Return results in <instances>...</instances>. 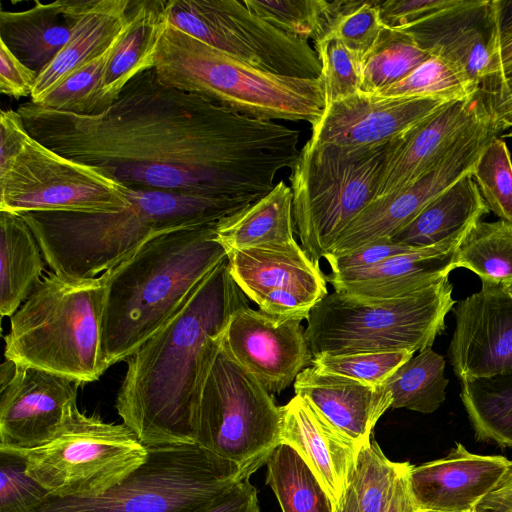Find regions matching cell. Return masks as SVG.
I'll return each mask as SVG.
<instances>
[{"instance_id": "cell-26", "label": "cell", "mask_w": 512, "mask_h": 512, "mask_svg": "<svg viewBox=\"0 0 512 512\" xmlns=\"http://www.w3.org/2000/svg\"><path fill=\"white\" fill-rule=\"evenodd\" d=\"M129 4L130 0H85L68 42L39 72L30 101L38 103L73 71L103 54L125 29Z\"/></svg>"}, {"instance_id": "cell-28", "label": "cell", "mask_w": 512, "mask_h": 512, "mask_svg": "<svg viewBox=\"0 0 512 512\" xmlns=\"http://www.w3.org/2000/svg\"><path fill=\"white\" fill-rule=\"evenodd\" d=\"M167 0H130L127 26L107 63L96 113L109 107L128 82L154 68L155 55L168 25Z\"/></svg>"}, {"instance_id": "cell-5", "label": "cell", "mask_w": 512, "mask_h": 512, "mask_svg": "<svg viewBox=\"0 0 512 512\" xmlns=\"http://www.w3.org/2000/svg\"><path fill=\"white\" fill-rule=\"evenodd\" d=\"M106 277L50 272L10 317L4 355L23 367L82 385L106 371L101 361V322Z\"/></svg>"}, {"instance_id": "cell-37", "label": "cell", "mask_w": 512, "mask_h": 512, "mask_svg": "<svg viewBox=\"0 0 512 512\" xmlns=\"http://www.w3.org/2000/svg\"><path fill=\"white\" fill-rule=\"evenodd\" d=\"M388 29L380 18L376 0H335L331 2L323 37L338 39L363 62Z\"/></svg>"}, {"instance_id": "cell-30", "label": "cell", "mask_w": 512, "mask_h": 512, "mask_svg": "<svg viewBox=\"0 0 512 512\" xmlns=\"http://www.w3.org/2000/svg\"><path fill=\"white\" fill-rule=\"evenodd\" d=\"M293 193L280 180L259 200L222 219L216 226L218 241L228 252L296 243Z\"/></svg>"}, {"instance_id": "cell-52", "label": "cell", "mask_w": 512, "mask_h": 512, "mask_svg": "<svg viewBox=\"0 0 512 512\" xmlns=\"http://www.w3.org/2000/svg\"><path fill=\"white\" fill-rule=\"evenodd\" d=\"M512 64V35L494 42L490 55L487 75L493 74ZM486 75V76H487ZM485 76V77H486Z\"/></svg>"}, {"instance_id": "cell-36", "label": "cell", "mask_w": 512, "mask_h": 512, "mask_svg": "<svg viewBox=\"0 0 512 512\" xmlns=\"http://www.w3.org/2000/svg\"><path fill=\"white\" fill-rule=\"evenodd\" d=\"M431 55L400 30L388 29L374 51L362 62V89L380 92L407 77Z\"/></svg>"}, {"instance_id": "cell-57", "label": "cell", "mask_w": 512, "mask_h": 512, "mask_svg": "<svg viewBox=\"0 0 512 512\" xmlns=\"http://www.w3.org/2000/svg\"><path fill=\"white\" fill-rule=\"evenodd\" d=\"M511 135H512V133H511Z\"/></svg>"}, {"instance_id": "cell-10", "label": "cell", "mask_w": 512, "mask_h": 512, "mask_svg": "<svg viewBox=\"0 0 512 512\" xmlns=\"http://www.w3.org/2000/svg\"><path fill=\"white\" fill-rule=\"evenodd\" d=\"M282 413L271 394L220 344L202 381L194 444L237 463L252 475L281 443Z\"/></svg>"}, {"instance_id": "cell-15", "label": "cell", "mask_w": 512, "mask_h": 512, "mask_svg": "<svg viewBox=\"0 0 512 512\" xmlns=\"http://www.w3.org/2000/svg\"><path fill=\"white\" fill-rule=\"evenodd\" d=\"M302 320L242 307L231 315L221 335V347L270 394L280 393L311 364L313 356Z\"/></svg>"}, {"instance_id": "cell-29", "label": "cell", "mask_w": 512, "mask_h": 512, "mask_svg": "<svg viewBox=\"0 0 512 512\" xmlns=\"http://www.w3.org/2000/svg\"><path fill=\"white\" fill-rule=\"evenodd\" d=\"M489 211L470 171L426 205L391 240L416 248L459 242Z\"/></svg>"}, {"instance_id": "cell-33", "label": "cell", "mask_w": 512, "mask_h": 512, "mask_svg": "<svg viewBox=\"0 0 512 512\" xmlns=\"http://www.w3.org/2000/svg\"><path fill=\"white\" fill-rule=\"evenodd\" d=\"M451 268L472 271L482 285L512 287V222L475 223L458 245Z\"/></svg>"}, {"instance_id": "cell-35", "label": "cell", "mask_w": 512, "mask_h": 512, "mask_svg": "<svg viewBox=\"0 0 512 512\" xmlns=\"http://www.w3.org/2000/svg\"><path fill=\"white\" fill-rule=\"evenodd\" d=\"M445 360L431 347L403 363L383 384L391 393V408H406L429 414L446 399L449 380L445 377Z\"/></svg>"}, {"instance_id": "cell-50", "label": "cell", "mask_w": 512, "mask_h": 512, "mask_svg": "<svg viewBox=\"0 0 512 512\" xmlns=\"http://www.w3.org/2000/svg\"><path fill=\"white\" fill-rule=\"evenodd\" d=\"M474 512H512V461L501 482L479 502Z\"/></svg>"}, {"instance_id": "cell-48", "label": "cell", "mask_w": 512, "mask_h": 512, "mask_svg": "<svg viewBox=\"0 0 512 512\" xmlns=\"http://www.w3.org/2000/svg\"><path fill=\"white\" fill-rule=\"evenodd\" d=\"M38 74L23 64L0 40V91L14 98L31 96Z\"/></svg>"}, {"instance_id": "cell-7", "label": "cell", "mask_w": 512, "mask_h": 512, "mask_svg": "<svg viewBox=\"0 0 512 512\" xmlns=\"http://www.w3.org/2000/svg\"><path fill=\"white\" fill-rule=\"evenodd\" d=\"M449 276L413 295L367 301L334 291L310 311L305 330L312 356L420 352L432 347L456 303Z\"/></svg>"}, {"instance_id": "cell-42", "label": "cell", "mask_w": 512, "mask_h": 512, "mask_svg": "<svg viewBox=\"0 0 512 512\" xmlns=\"http://www.w3.org/2000/svg\"><path fill=\"white\" fill-rule=\"evenodd\" d=\"M472 175L489 209L512 222V160L505 141L493 137L472 168Z\"/></svg>"}, {"instance_id": "cell-46", "label": "cell", "mask_w": 512, "mask_h": 512, "mask_svg": "<svg viewBox=\"0 0 512 512\" xmlns=\"http://www.w3.org/2000/svg\"><path fill=\"white\" fill-rule=\"evenodd\" d=\"M419 249L423 248L399 244L391 239H381L346 253L327 255L325 258L330 265L331 273H341L363 270L391 257Z\"/></svg>"}, {"instance_id": "cell-43", "label": "cell", "mask_w": 512, "mask_h": 512, "mask_svg": "<svg viewBox=\"0 0 512 512\" xmlns=\"http://www.w3.org/2000/svg\"><path fill=\"white\" fill-rule=\"evenodd\" d=\"M321 63L325 107L362 89V61L338 39L326 36L314 43Z\"/></svg>"}, {"instance_id": "cell-11", "label": "cell", "mask_w": 512, "mask_h": 512, "mask_svg": "<svg viewBox=\"0 0 512 512\" xmlns=\"http://www.w3.org/2000/svg\"><path fill=\"white\" fill-rule=\"evenodd\" d=\"M26 472L58 498L97 497L121 483L148 457L145 446L125 424L87 415L77 405L62 431L28 451Z\"/></svg>"}, {"instance_id": "cell-22", "label": "cell", "mask_w": 512, "mask_h": 512, "mask_svg": "<svg viewBox=\"0 0 512 512\" xmlns=\"http://www.w3.org/2000/svg\"><path fill=\"white\" fill-rule=\"evenodd\" d=\"M510 460L501 455H479L459 442L443 458L411 465L410 492L419 510L474 512L507 473Z\"/></svg>"}, {"instance_id": "cell-55", "label": "cell", "mask_w": 512, "mask_h": 512, "mask_svg": "<svg viewBox=\"0 0 512 512\" xmlns=\"http://www.w3.org/2000/svg\"><path fill=\"white\" fill-rule=\"evenodd\" d=\"M509 295L512 297V287L507 288Z\"/></svg>"}, {"instance_id": "cell-13", "label": "cell", "mask_w": 512, "mask_h": 512, "mask_svg": "<svg viewBox=\"0 0 512 512\" xmlns=\"http://www.w3.org/2000/svg\"><path fill=\"white\" fill-rule=\"evenodd\" d=\"M169 24L258 69L317 79L321 63L307 40L290 35L237 0H167Z\"/></svg>"}, {"instance_id": "cell-2", "label": "cell", "mask_w": 512, "mask_h": 512, "mask_svg": "<svg viewBox=\"0 0 512 512\" xmlns=\"http://www.w3.org/2000/svg\"><path fill=\"white\" fill-rule=\"evenodd\" d=\"M246 306L227 257L183 308L128 357L115 408L145 446L194 444L206 368L231 315Z\"/></svg>"}, {"instance_id": "cell-56", "label": "cell", "mask_w": 512, "mask_h": 512, "mask_svg": "<svg viewBox=\"0 0 512 512\" xmlns=\"http://www.w3.org/2000/svg\"><path fill=\"white\" fill-rule=\"evenodd\" d=\"M419 512H438V511H431V510H420Z\"/></svg>"}, {"instance_id": "cell-4", "label": "cell", "mask_w": 512, "mask_h": 512, "mask_svg": "<svg viewBox=\"0 0 512 512\" xmlns=\"http://www.w3.org/2000/svg\"><path fill=\"white\" fill-rule=\"evenodd\" d=\"M116 212H31L22 216L52 272L93 278L174 231L213 225L250 204L201 195L130 188Z\"/></svg>"}, {"instance_id": "cell-9", "label": "cell", "mask_w": 512, "mask_h": 512, "mask_svg": "<svg viewBox=\"0 0 512 512\" xmlns=\"http://www.w3.org/2000/svg\"><path fill=\"white\" fill-rule=\"evenodd\" d=\"M391 142L349 147L309 139L301 149L289 178L293 218L301 247L315 263L375 198Z\"/></svg>"}, {"instance_id": "cell-14", "label": "cell", "mask_w": 512, "mask_h": 512, "mask_svg": "<svg viewBox=\"0 0 512 512\" xmlns=\"http://www.w3.org/2000/svg\"><path fill=\"white\" fill-rule=\"evenodd\" d=\"M227 254L233 280L267 314L307 319L328 294L319 264L297 242Z\"/></svg>"}, {"instance_id": "cell-39", "label": "cell", "mask_w": 512, "mask_h": 512, "mask_svg": "<svg viewBox=\"0 0 512 512\" xmlns=\"http://www.w3.org/2000/svg\"><path fill=\"white\" fill-rule=\"evenodd\" d=\"M125 29L103 54L73 71L38 103L34 104L55 111L80 115L94 114L107 63Z\"/></svg>"}, {"instance_id": "cell-41", "label": "cell", "mask_w": 512, "mask_h": 512, "mask_svg": "<svg viewBox=\"0 0 512 512\" xmlns=\"http://www.w3.org/2000/svg\"><path fill=\"white\" fill-rule=\"evenodd\" d=\"M403 462H392L373 439L358 453L352 484L359 512H385Z\"/></svg>"}, {"instance_id": "cell-17", "label": "cell", "mask_w": 512, "mask_h": 512, "mask_svg": "<svg viewBox=\"0 0 512 512\" xmlns=\"http://www.w3.org/2000/svg\"><path fill=\"white\" fill-rule=\"evenodd\" d=\"M449 359L459 380L512 373V297L482 285L453 307Z\"/></svg>"}, {"instance_id": "cell-12", "label": "cell", "mask_w": 512, "mask_h": 512, "mask_svg": "<svg viewBox=\"0 0 512 512\" xmlns=\"http://www.w3.org/2000/svg\"><path fill=\"white\" fill-rule=\"evenodd\" d=\"M130 188L93 166L61 155L27 133L0 162V211L116 212L130 204Z\"/></svg>"}, {"instance_id": "cell-49", "label": "cell", "mask_w": 512, "mask_h": 512, "mask_svg": "<svg viewBox=\"0 0 512 512\" xmlns=\"http://www.w3.org/2000/svg\"><path fill=\"white\" fill-rule=\"evenodd\" d=\"M200 512H261L257 490L246 478Z\"/></svg>"}, {"instance_id": "cell-45", "label": "cell", "mask_w": 512, "mask_h": 512, "mask_svg": "<svg viewBox=\"0 0 512 512\" xmlns=\"http://www.w3.org/2000/svg\"><path fill=\"white\" fill-rule=\"evenodd\" d=\"M0 512H31L49 494L26 472L18 452H0Z\"/></svg>"}, {"instance_id": "cell-20", "label": "cell", "mask_w": 512, "mask_h": 512, "mask_svg": "<svg viewBox=\"0 0 512 512\" xmlns=\"http://www.w3.org/2000/svg\"><path fill=\"white\" fill-rule=\"evenodd\" d=\"M486 115L476 92L470 97L443 104L393 140L381 169L375 198L411 185L435 166Z\"/></svg>"}, {"instance_id": "cell-1", "label": "cell", "mask_w": 512, "mask_h": 512, "mask_svg": "<svg viewBox=\"0 0 512 512\" xmlns=\"http://www.w3.org/2000/svg\"><path fill=\"white\" fill-rule=\"evenodd\" d=\"M17 112L36 140L129 188L247 204L300 155L299 130L252 118L167 86L154 68L131 79L103 111L80 115L31 101Z\"/></svg>"}, {"instance_id": "cell-23", "label": "cell", "mask_w": 512, "mask_h": 512, "mask_svg": "<svg viewBox=\"0 0 512 512\" xmlns=\"http://www.w3.org/2000/svg\"><path fill=\"white\" fill-rule=\"evenodd\" d=\"M280 441L308 465L336 510L350 485L360 449L302 397L281 406Z\"/></svg>"}, {"instance_id": "cell-32", "label": "cell", "mask_w": 512, "mask_h": 512, "mask_svg": "<svg viewBox=\"0 0 512 512\" xmlns=\"http://www.w3.org/2000/svg\"><path fill=\"white\" fill-rule=\"evenodd\" d=\"M475 439L512 449V373L460 381Z\"/></svg>"}, {"instance_id": "cell-34", "label": "cell", "mask_w": 512, "mask_h": 512, "mask_svg": "<svg viewBox=\"0 0 512 512\" xmlns=\"http://www.w3.org/2000/svg\"><path fill=\"white\" fill-rule=\"evenodd\" d=\"M266 483L282 512H335L326 490L300 455L280 443L269 455Z\"/></svg>"}, {"instance_id": "cell-31", "label": "cell", "mask_w": 512, "mask_h": 512, "mask_svg": "<svg viewBox=\"0 0 512 512\" xmlns=\"http://www.w3.org/2000/svg\"><path fill=\"white\" fill-rule=\"evenodd\" d=\"M41 247L22 214L0 211V313L11 317L41 281Z\"/></svg>"}, {"instance_id": "cell-53", "label": "cell", "mask_w": 512, "mask_h": 512, "mask_svg": "<svg viewBox=\"0 0 512 512\" xmlns=\"http://www.w3.org/2000/svg\"><path fill=\"white\" fill-rule=\"evenodd\" d=\"M494 6L497 29L494 42H496L512 35V0H494Z\"/></svg>"}, {"instance_id": "cell-24", "label": "cell", "mask_w": 512, "mask_h": 512, "mask_svg": "<svg viewBox=\"0 0 512 512\" xmlns=\"http://www.w3.org/2000/svg\"><path fill=\"white\" fill-rule=\"evenodd\" d=\"M294 391L360 450L370 443L375 424L393 401L384 385L367 384L313 366L297 375Z\"/></svg>"}, {"instance_id": "cell-21", "label": "cell", "mask_w": 512, "mask_h": 512, "mask_svg": "<svg viewBox=\"0 0 512 512\" xmlns=\"http://www.w3.org/2000/svg\"><path fill=\"white\" fill-rule=\"evenodd\" d=\"M431 56L462 71L478 90L488 74L496 39L494 0H458L411 26L400 29Z\"/></svg>"}, {"instance_id": "cell-51", "label": "cell", "mask_w": 512, "mask_h": 512, "mask_svg": "<svg viewBox=\"0 0 512 512\" xmlns=\"http://www.w3.org/2000/svg\"><path fill=\"white\" fill-rule=\"evenodd\" d=\"M411 467L409 462L403 465L395 479L392 495L385 512H419L415 500L410 492L408 472Z\"/></svg>"}, {"instance_id": "cell-38", "label": "cell", "mask_w": 512, "mask_h": 512, "mask_svg": "<svg viewBox=\"0 0 512 512\" xmlns=\"http://www.w3.org/2000/svg\"><path fill=\"white\" fill-rule=\"evenodd\" d=\"M476 92L477 89L462 71L440 57L431 56L407 77L376 93L453 101L470 97Z\"/></svg>"}, {"instance_id": "cell-44", "label": "cell", "mask_w": 512, "mask_h": 512, "mask_svg": "<svg viewBox=\"0 0 512 512\" xmlns=\"http://www.w3.org/2000/svg\"><path fill=\"white\" fill-rule=\"evenodd\" d=\"M415 355L408 350L361 352L352 354L313 356L311 364L316 369L349 377L367 384L383 385L407 360Z\"/></svg>"}, {"instance_id": "cell-19", "label": "cell", "mask_w": 512, "mask_h": 512, "mask_svg": "<svg viewBox=\"0 0 512 512\" xmlns=\"http://www.w3.org/2000/svg\"><path fill=\"white\" fill-rule=\"evenodd\" d=\"M447 102L359 91L326 106L311 125L310 140L349 147L382 145L399 138Z\"/></svg>"}, {"instance_id": "cell-16", "label": "cell", "mask_w": 512, "mask_h": 512, "mask_svg": "<svg viewBox=\"0 0 512 512\" xmlns=\"http://www.w3.org/2000/svg\"><path fill=\"white\" fill-rule=\"evenodd\" d=\"M74 381L16 364L0 384V452H23L54 439L77 405Z\"/></svg>"}, {"instance_id": "cell-8", "label": "cell", "mask_w": 512, "mask_h": 512, "mask_svg": "<svg viewBox=\"0 0 512 512\" xmlns=\"http://www.w3.org/2000/svg\"><path fill=\"white\" fill-rule=\"evenodd\" d=\"M250 476L196 444L151 446L147 460L102 495L48 494L31 512H200Z\"/></svg>"}, {"instance_id": "cell-54", "label": "cell", "mask_w": 512, "mask_h": 512, "mask_svg": "<svg viewBox=\"0 0 512 512\" xmlns=\"http://www.w3.org/2000/svg\"><path fill=\"white\" fill-rule=\"evenodd\" d=\"M335 512H359L356 493L352 484L348 486Z\"/></svg>"}, {"instance_id": "cell-40", "label": "cell", "mask_w": 512, "mask_h": 512, "mask_svg": "<svg viewBox=\"0 0 512 512\" xmlns=\"http://www.w3.org/2000/svg\"><path fill=\"white\" fill-rule=\"evenodd\" d=\"M257 16L276 28L315 42L325 33L331 2L325 0H244Z\"/></svg>"}, {"instance_id": "cell-25", "label": "cell", "mask_w": 512, "mask_h": 512, "mask_svg": "<svg viewBox=\"0 0 512 512\" xmlns=\"http://www.w3.org/2000/svg\"><path fill=\"white\" fill-rule=\"evenodd\" d=\"M461 241L397 255L363 270L331 273L326 280L335 291L362 300L407 297L449 276Z\"/></svg>"}, {"instance_id": "cell-27", "label": "cell", "mask_w": 512, "mask_h": 512, "mask_svg": "<svg viewBox=\"0 0 512 512\" xmlns=\"http://www.w3.org/2000/svg\"><path fill=\"white\" fill-rule=\"evenodd\" d=\"M85 0L34 2L22 11H0V40L37 74L68 42Z\"/></svg>"}, {"instance_id": "cell-47", "label": "cell", "mask_w": 512, "mask_h": 512, "mask_svg": "<svg viewBox=\"0 0 512 512\" xmlns=\"http://www.w3.org/2000/svg\"><path fill=\"white\" fill-rule=\"evenodd\" d=\"M458 0H376L383 24L394 30L411 26L451 7Z\"/></svg>"}, {"instance_id": "cell-3", "label": "cell", "mask_w": 512, "mask_h": 512, "mask_svg": "<svg viewBox=\"0 0 512 512\" xmlns=\"http://www.w3.org/2000/svg\"><path fill=\"white\" fill-rule=\"evenodd\" d=\"M217 224L160 235L104 272L101 361L106 370L164 327L227 259Z\"/></svg>"}, {"instance_id": "cell-18", "label": "cell", "mask_w": 512, "mask_h": 512, "mask_svg": "<svg viewBox=\"0 0 512 512\" xmlns=\"http://www.w3.org/2000/svg\"><path fill=\"white\" fill-rule=\"evenodd\" d=\"M479 155L480 149L473 141L461 139L411 185L372 200L340 233L327 255H338L381 239H391L426 205L472 171Z\"/></svg>"}, {"instance_id": "cell-6", "label": "cell", "mask_w": 512, "mask_h": 512, "mask_svg": "<svg viewBox=\"0 0 512 512\" xmlns=\"http://www.w3.org/2000/svg\"><path fill=\"white\" fill-rule=\"evenodd\" d=\"M160 82L261 120L306 121L325 108L321 78L300 79L258 69L168 23L155 55Z\"/></svg>"}]
</instances>
